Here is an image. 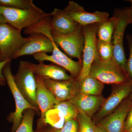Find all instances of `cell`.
Returning <instances> with one entry per match:
<instances>
[{
	"label": "cell",
	"instance_id": "6da1fadb",
	"mask_svg": "<svg viewBox=\"0 0 132 132\" xmlns=\"http://www.w3.org/2000/svg\"><path fill=\"white\" fill-rule=\"evenodd\" d=\"M88 76L95 78L103 84L119 85L131 81L125 70L113 59L104 61L99 57L92 63Z\"/></svg>",
	"mask_w": 132,
	"mask_h": 132
},
{
	"label": "cell",
	"instance_id": "7a4b0ae2",
	"mask_svg": "<svg viewBox=\"0 0 132 132\" xmlns=\"http://www.w3.org/2000/svg\"><path fill=\"white\" fill-rule=\"evenodd\" d=\"M0 14L5 17L7 23L21 32L23 29L33 26L50 13L38 8L35 9H19L0 6Z\"/></svg>",
	"mask_w": 132,
	"mask_h": 132
},
{
	"label": "cell",
	"instance_id": "3957f363",
	"mask_svg": "<svg viewBox=\"0 0 132 132\" xmlns=\"http://www.w3.org/2000/svg\"><path fill=\"white\" fill-rule=\"evenodd\" d=\"M30 62L20 61L14 80L16 87L28 103L39 112L36 97V82Z\"/></svg>",
	"mask_w": 132,
	"mask_h": 132
},
{
	"label": "cell",
	"instance_id": "277c9868",
	"mask_svg": "<svg viewBox=\"0 0 132 132\" xmlns=\"http://www.w3.org/2000/svg\"><path fill=\"white\" fill-rule=\"evenodd\" d=\"M30 39L23 38L21 32L7 23L0 24V53L3 60L12 61Z\"/></svg>",
	"mask_w": 132,
	"mask_h": 132
},
{
	"label": "cell",
	"instance_id": "5b68a950",
	"mask_svg": "<svg viewBox=\"0 0 132 132\" xmlns=\"http://www.w3.org/2000/svg\"><path fill=\"white\" fill-rule=\"evenodd\" d=\"M11 61H9L5 65L3 69L2 73L6 78L7 83L15 101V111L10 113L8 117L9 121L13 123L11 132H14L21 123L22 113L25 110L31 109H34L36 112L37 111L28 102L16 87L11 71Z\"/></svg>",
	"mask_w": 132,
	"mask_h": 132
},
{
	"label": "cell",
	"instance_id": "8992f818",
	"mask_svg": "<svg viewBox=\"0 0 132 132\" xmlns=\"http://www.w3.org/2000/svg\"><path fill=\"white\" fill-rule=\"evenodd\" d=\"M98 25V24H95L83 27L85 41L82 52V67L80 73L76 80L88 76L92 63L95 59L98 57L97 48Z\"/></svg>",
	"mask_w": 132,
	"mask_h": 132
},
{
	"label": "cell",
	"instance_id": "52a82bcc",
	"mask_svg": "<svg viewBox=\"0 0 132 132\" xmlns=\"http://www.w3.org/2000/svg\"><path fill=\"white\" fill-rule=\"evenodd\" d=\"M52 39L69 58H76L82 62L84 39L83 27L79 26L72 32L65 35L52 34Z\"/></svg>",
	"mask_w": 132,
	"mask_h": 132
},
{
	"label": "cell",
	"instance_id": "ba28073f",
	"mask_svg": "<svg viewBox=\"0 0 132 132\" xmlns=\"http://www.w3.org/2000/svg\"><path fill=\"white\" fill-rule=\"evenodd\" d=\"M114 13L118 16V20L112 39L113 46V59L120 67L125 70L127 59L125 56L123 38L125 30L130 24L128 19L126 8L116 9Z\"/></svg>",
	"mask_w": 132,
	"mask_h": 132
},
{
	"label": "cell",
	"instance_id": "9c48e42d",
	"mask_svg": "<svg viewBox=\"0 0 132 132\" xmlns=\"http://www.w3.org/2000/svg\"><path fill=\"white\" fill-rule=\"evenodd\" d=\"M53 45V50L51 55L45 52H40L33 55L34 58L39 63L45 61L51 62L68 71L72 78L76 79L80 73L82 62L72 60L61 51L54 41Z\"/></svg>",
	"mask_w": 132,
	"mask_h": 132
},
{
	"label": "cell",
	"instance_id": "30bf717a",
	"mask_svg": "<svg viewBox=\"0 0 132 132\" xmlns=\"http://www.w3.org/2000/svg\"><path fill=\"white\" fill-rule=\"evenodd\" d=\"M65 13L80 26H86L99 24L108 19L109 14L106 12L96 11L93 13L86 11L83 7L77 3L70 1L63 10Z\"/></svg>",
	"mask_w": 132,
	"mask_h": 132
},
{
	"label": "cell",
	"instance_id": "8fae6325",
	"mask_svg": "<svg viewBox=\"0 0 132 132\" xmlns=\"http://www.w3.org/2000/svg\"><path fill=\"white\" fill-rule=\"evenodd\" d=\"M113 90L102 104L96 115V120H100L111 113L129 97L132 91V81L114 85Z\"/></svg>",
	"mask_w": 132,
	"mask_h": 132
},
{
	"label": "cell",
	"instance_id": "7c38bea8",
	"mask_svg": "<svg viewBox=\"0 0 132 132\" xmlns=\"http://www.w3.org/2000/svg\"><path fill=\"white\" fill-rule=\"evenodd\" d=\"M132 108V102L128 97L111 113L104 118L98 125L106 132H125L126 119Z\"/></svg>",
	"mask_w": 132,
	"mask_h": 132
},
{
	"label": "cell",
	"instance_id": "4fadbf2b",
	"mask_svg": "<svg viewBox=\"0 0 132 132\" xmlns=\"http://www.w3.org/2000/svg\"><path fill=\"white\" fill-rule=\"evenodd\" d=\"M30 40L13 57V59L26 55H31L40 52L52 53L53 50V40L51 36L49 38L41 34L30 35Z\"/></svg>",
	"mask_w": 132,
	"mask_h": 132
},
{
	"label": "cell",
	"instance_id": "5bb4252c",
	"mask_svg": "<svg viewBox=\"0 0 132 132\" xmlns=\"http://www.w3.org/2000/svg\"><path fill=\"white\" fill-rule=\"evenodd\" d=\"M43 81L47 88L59 102L69 100L78 94L75 79L61 81L43 79Z\"/></svg>",
	"mask_w": 132,
	"mask_h": 132
},
{
	"label": "cell",
	"instance_id": "9a60e30c",
	"mask_svg": "<svg viewBox=\"0 0 132 132\" xmlns=\"http://www.w3.org/2000/svg\"><path fill=\"white\" fill-rule=\"evenodd\" d=\"M50 28L52 34L65 35L72 32L79 24L65 13L63 10L55 8L50 13Z\"/></svg>",
	"mask_w": 132,
	"mask_h": 132
},
{
	"label": "cell",
	"instance_id": "2e32d148",
	"mask_svg": "<svg viewBox=\"0 0 132 132\" xmlns=\"http://www.w3.org/2000/svg\"><path fill=\"white\" fill-rule=\"evenodd\" d=\"M35 77L36 82V100L41 111V120L44 123L46 114L50 110L53 109L54 106L59 101L46 87L43 79L35 75Z\"/></svg>",
	"mask_w": 132,
	"mask_h": 132
},
{
	"label": "cell",
	"instance_id": "e0dca14e",
	"mask_svg": "<svg viewBox=\"0 0 132 132\" xmlns=\"http://www.w3.org/2000/svg\"><path fill=\"white\" fill-rule=\"evenodd\" d=\"M105 99L101 95L77 94L69 101L75 106L79 112L91 118L100 110Z\"/></svg>",
	"mask_w": 132,
	"mask_h": 132
},
{
	"label": "cell",
	"instance_id": "ac0fdd59",
	"mask_svg": "<svg viewBox=\"0 0 132 132\" xmlns=\"http://www.w3.org/2000/svg\"><path fill=\"white\" fill-rule=\"evenodd\" d=\"M32 68L35 75L43 79L54 80H66L73 79L66 72V70L56 64L46 65L43 62L35 64L32 63Z\"/></svg>",
	"mask_w": 132,
	"mask_h": 132
},
{
	"label": "cell",
	"instance_id": "d6986e66",
	"mask_svg": "<svg viewBox=\"0 0 132 132\" xmlns=\"http://www.w3.org/2000/svg\"><path fill=\"white\" fill-rule=\"evenodd\" d=\"M76 81L77 94L99 96L104 90V84L93 77L87 76Z\"/></svg>",
	"mask_w": 132,
	"mask_h": 132
},
{
	"label": "cell",
	"instance_id": "ffe728a7",
	"mask_svg": "<svg viewBox=\"0 0 132 132\" xmlns=\"http://www.w3.org/2000/svg\"><path fill=\"white\" fill-rule=\"evenodd\" d=\"M118 20V16L113 13L112 17L99 23L97 32V39L104 42H112Z\"/></svg>",
	"mask_w": 132,
	"mask_h": 132
},
{
	"label": "cell",
	"instance_id": "44dd1931",
	"mask_svg": "<svg viewBox=\"0 0 132 132\" xmlns=\"http://www.w3.org/2000/svg\"><path fill=\"white\" fill-rule=\"evenodd\" d=\"M51 15L46 16L40 21L33 26L25 29L24 33L26 35L41 34L47 36L51 34L50 28V21Z\"/></svg>",
	"mask_w": 132,
	"mask_h": 132
},
{
	"label": "cell",
	"instance_id": "7402d4cb",
	"mask_svg": "<svg viewBox=\"0 0 132 132\" xmlns=\"http://www.w3.org/2000/svg\"><path fill=\"white\" fill-rule=\"evenodd\" d=\"M54 109L61 113L65 121L71 119H76L79 113L75 106L69 101L59 102L54 106Z\"/></svg>",
	"mask_w": 132,
	"mask_h": 132
},
{
	"label": "cell",
	"instance_id": "603a6c76",
	"mask_svg": "<svg viewBox=\"0 0 132 132\" xmlns=\"http://www.w3.org/2000/svg\"><path fill=\"white\" fill-rule=\"evenodd\" d=\"M98 56L102 61H109L113 59V46L112 42H106L98 40L97 42Z\"/></svg>",
	"mask_w": 132,
	"mask_h": 132
},
{
	"label": "cell",
	"instance_id": "cb8c5ba5",
	"mask_svg": "<svg viewBox=\"0 0 132 132\" xmlns=\"http://www.w3.org/2000/svg\"><path fill=\"white\" fill-rule=\"evenodd\" d=\"M35 110L28 109L23 112L21 123L14 132H34L33 120L35 114Z\"/></svg>",
	"mask_w": 132,
	"mask_h": 132
},
{
	"label": "cell",
	"instance_id": "d4e9b609",
	"mask_svg": "<svg viewBox=\"0 0 132 132\" xmlns=\"http://www.w3.org/2000/svg\"><path fill=\"white\" fill-rule=\"evenodd\" d=\"M0 6L19 9L38 8L32 0H0Z\"/></svg>",
	"mask_w": 132,
	"mask_h": 132
},
{
	"label": "cell",
	"instance_id": "484cf974",
	"mask_svg": "<svg viewBox=\"0 0 132 132\" xmlns=\"http://www.w3.org/2000/svg\"><path fill=\"white\" fill-rule=\"evenodd\" d=\"M76 120L79 124L78 132H95V126L91 118L82 113L79 112Z\"/></svg>",
	"mask_w": 132,
	"mask_h": 132
},
{
	"label": "cell",
	"instance_id": "4316f807",
	"mask_svg": "<svg viewBox=\"0 0 132 132\" xmlns=\"http://www.w3.org/2000/svg\"><path fill=\"white\" fill-rule=\"evenodd\" d=\"M126 39L129 48V57L126 62L125 71L130 80L132 81V35H127Z\"/></svg>",
	"mask_w": 132,
	"mask_h": 132
},
{
	"label": "cell",
	"instance_id": "83f0119b",
	"mask_svg": "<svg viewBox=\"0 0 132 132\" xmlns=\"http://www.w3.org/2000/svg\"><path fill=\"white\" fill-rule=\"evenodd\" d=\"M53 132H78L79 124L76 119H71L65 122L64 126L60 129L52 128Z\"/></svg>",
	"mask_w": 132,
	"mask_h": 132
},
{
	"label": "cell",
	"instance_id": "f1b7e54d",
	"mask_svg": "<svg viewBox=\"0 0 132 132\" xmlns=\"http://www.w3.org/2000/svg\"><path fill=\"white\" fill-rule=\"evenodd\" d=\"M11 60H6L0 62V86H4L7 83L6 80L2 73V70L4 66L9 61Z\"/></svg>",
	"mask_w": 132,
	"mask_h": 132
},
{
	"label": "cell",
	"instance_id": "f546056e",
	"mask_svg": "<svg viewBox=\"0 0 132 132\" xmlns=\"http://www.w3.org/2000/svg\"><path fill=\"white\" fill-rule=\"evenodd\" d=\"M132 125V108L130 109L125 121L124 131L126 132Z\"/></svg>",
	"mask_w": 132,
	"mask_h": 132
},
{
	"label": "cell",
	"instance_id": "4dcf8cb0",
	"mask_svg": "<svg viewBox=\"0 0 132 132\" xmlns=\"http://www.w3.org/2000/svg\"><path fill=\"white\" fill-rule=\"evenodd\" d=\"M126 10L128 21L130 24H132V3L130 7L126 8Z\"/></svg>",
	"mask_w": 132,
	"mask_h": 132
},
{
	"label": "cell",
	"instance_id": "1f68e13d",
	"mask_svg": "<svg viewBox=\"0 0 132 132\" xmlns=\"http://www.w3.org/2000/svg\"><path fill=\"white\" fill-rule=\"evenodd\" d=\"M95 132H106L99 125L95 126Z\"/></svg>",
	"mask_w": 132,
	"mask_h": 132
},
{
	"label": "cell",
	"instance_id": "d6a6232c",
	"mask_svg": "<svg viewBox=\"0 0 132 132\" xmlns=\"http://www.w3.org/2000/svg\"><path fill=\"white\" fill-rule=\"evenodd\" d=\"M7 23L4 17L1 14H0V24Z\"/></svg>",
	"mask_w": 132,
	"mask_h": 132
},
{
	"label": "cell",
	"instance_id": "836d02e7",
	"mask_svg": "<svg viewBox=\"0 0 132 132\" xmlns=\"http://www.w3.org/2000/svg\"><path fill=\"white\" fill-rule=\"evenodd\" d=\"M3 61H5L3 60L2 57V55L1 54V53H0V62H2Z\"/></svg>",
	"mask_w": 132,
	"mask_h": 132
},
{
	"label": "cell",
	"instance_id": "e575fe53",
	"mask_svg": "<svg viewBox=\"0 0 132 132\" xmlns=\"http://www.w3.org/2000/svg\"><path fill=\"white\" fill-rule=\"evenodd\" d=\"M129 97V98H130V100H131L132 102V91L131 93L130 94V95H129V97Z\"/></svg>",
	"mask_w": 132,
	"mask_h": 132
},
{
	"label": "cell",
	"instance_id": "d590c367",
	"mask_svg": "<svg viewBox=\"0 0 132 132\" xmlns=\"http://www.w3.org/2000/svg\"><path fill=\"white\" fill-rule=\"evenodd\" d=\"M126 132H132V125L131 127L130 128V129L128 130Z\"/></svg>",
	"mask_w": 132,
	"mask_h": 132
},
{
	"label": "cell",
	"instance_id": "8d00e7d4",
	"mask_svg": "<svg viewBox=\"0 0 132 132\" xmlns=\"http://www.w3.org/2000/svg\"><path fill=\"white\" fill-rule=\"evenodd\" d=\"M43 132H53L52 131V129L50 130H47V131H45Z\"/></svg>",
	"mask_w": 132,
	"mask_h": 132
},
{
	"label": "cell",
	"instance_id": "74e56055",
	"mask_svg": "<svg viewBox=\"0 0 132 132\" xmlns=\"http://www.w3.org/2000/svg\"><path fill=\"white\" fill-rule=\"evenodd\" d=\"M126 1L130 3H132V0H128V1Z\"/></svg>",
	"mask_w": 132,
	"mask_h": 132
}]
</instances>
